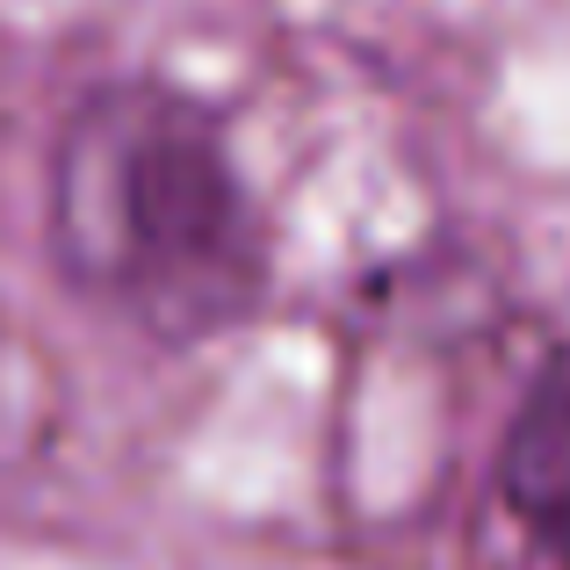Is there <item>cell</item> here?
<instances>
[{
	"mask_svg": "<svg viewBox=\"0 0 570 570\" xmlns=\"http://www.w3.org/2000/svg\"><path fill=\"white\" fill-rule=\"evenodd\" d=\"M43 238L87 304L159 347L232 333L267 296V217L224 116L167 80L72 101L43 167Z\"/></svg>",
	"mask_w": 570,
	"mask_h": 570,
	"instance_id": "obj_1",
	"label": "cell"
},
{
	"mask_svg": "<svg viewBox=\"0 0 570 570\" xmlns=\"http://www.w3.org/2000/svg\"><path fill=\"white\" fill-rule=\"evenodd\" d=\"M499 499L542 557L570 563V347H557L534 368L505 419Z\"/></svg>",
	"mask_w": 570,
	"mask_h": 570,
	"instance_id": "obj_2",
	"label": "cell"
}]
</instances>
